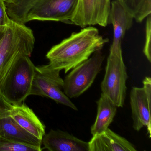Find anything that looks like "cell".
<instances>
[{"mask_svg": "<svg viewBox=\"0 0 151 151\" xmlns=\"http://www.w3.org/2000/svg\"><path fill=\"white\" fill-rule=\"evenodd\" d=\"M109 41L104 38L93 27H86L73 33L47 52L49 65L55 69L64 70L65 73L90 58L96 51L101 50Z\"/></svg>", "mask_w": 151, "mask_h": 151, "instance_id": "6da1fadb", "label": "cell"}, {"mask_svg": "<svg viewBox=\"0 0 151 151\" xmlns=\"http://www.w3.org/2000/svg\"><path fill=\"white\" fill-rule=\"evenodd\" d=\"M35 42L30 28L12 20L0 39V89L17 62L22 56H31Z\"/></svg>", "mask_w": 151, "mask_h": 151, "instance_id": "7a4b0ae2", "label": "cell"}, {"mask_svg": "<svg viewBox=\"0 0 151 151\" xmlns=\"http://www.w3.org/2000/svg\"><path fill=\"white\" fill-rule=\"evenodd\" d=\"M29 56L21 57L14 65L0 89V98L11 105H20L30 95L35 73Z\"/></svg>", "mask_w": 151, "mask_h": 151, "instance_id": "3957f363", "label": "cell"}, {"mask_svg": "<svg viewBox=\"0 0 151 151\" xmlns=\"http://www.w3.org/2000/svg\"><path fill=\"white\" fill-rule=\"evenodd\" d=\"M105 55L101 50L72 69L63 79V90L70 99L78 98L91 86L96 76L101 70Z\"/></svg>", "mask_w": 151, "mask_h": 151, "instance_id": "277c9868", "label": "cell"}, {"mask_svg": "<svg viewBox=\"0 0 151 151\" xmlns=\"http://www.w3.org/2000/svg\"><path fill=\"white\" fill-rule=\"evenodd\" d=\"M127 78L128 75L122 50H110L101 88V93L111 100L117 107H122L124 105Z\"/></svg>", "mask_w": 151, "mask_h": 151, "instance_id": "5b68a950", "label": "cell"}, {"mask_svg": "<svg viewBox=\"0 0 151 151\" xmlns=\"http://www.w3.org/2000/svg\"><path fill=\"white\" fill-rule=\"evenodd\" d=\"M60 72L49 64L35 67L30 95L47 97L57 103L77 110L75 104L62 91L63 79L60 76Z\"/></svg>", "mask_w": 151, "mask_h": 151, "instance_id": "8992f818", "label": "cell"}, {"mask_svg": "<svg viewBox=\"0 0 151 151\" xmlns=\"http://www.w3.org/2000/svg\"><path fill=\"white\" fill-rule=\"evenodd\" d=\"M79 0H38L30 9L26 23L34 20L55 21L69 23Z\"/></svg>", "mask_w": 151, "mask_h": 151, "instance_id": "52a82bcc", "label": "cell"}, {"mask_svg": "<svg viewBox=\"0 0 151 151\" xmlns=\"http://www.w3.org/2000/svg\"><path fill=\"white\" fill-rule=\"evenodd\" d=\"M143 87H133L130 94L133 129L137 131L146 127L149 138L151 136V78L146 77Z\"/></svg>", "mask_w": 151, "mask_h": 151, "instance_id": "ba28073f", "label": "cell"}, {"mask_svg": "<svg viewBox=\"0 0 151 151\" xmlns=\"http://www.w3.org/2000/svg\"><path fill=\"white\" fill-rule=\"evenodd\" d=\"M110 7L111 0H79L69 23L81 27L95 25L106 27Z\"/></svg>", "mask_w": 151, "mask_h": 151, "instance_id": "9c48e42d", "label": "cell"}, {"mask_svg": "<svg viewBox=\"0 0 151 151\" xmlns=\"http://www.w3.org/2000/svg\"><path fill=\"white\" fill-rule=\"evenodd\" d=\"M0 137L41 147L42 140L22 128L10 116L6 104L0 98Z\"/></svg>", "mask_w": 151, "mask_h": 151, "instance_id": "30bf717a", "label": "cell"}, {"mask_svg": "<svg viewBox=\"0 0 151 151\" xmlns=\"http://www.w3.org/2000/svg\"><path fill=\"white\" fill-rule=\"evenodd\" d=\"M44 148L50 151H89V142H85L60 130H51L42 139Z\"/></svg>", "mask_w": 151, "mask_h": 151, "instance_id": "8fae6325", "label": "cell"}, {"mask_svg": "<svg viewBox=\"0 0 151 151\" xmlns=\"http://www.w3.org/2000/svg\"><path fill=\"white\" fill-rule=\"evenodd\" d=\"M2 100L6 104L10 116L17 124L29 133L42 140L45 134V126L33 110L24 103L11 105Z\"/></svg>", "mask_w": 151, "mask_h": 151, "instance_id": "7c38bea8", "label": "cell"}, {"mask_svg": "<svg viewBox=\"0 0 151 151\" xmlns=\"http://www.w3.org/2000/svg\"><path fill=\"white\" fill-rule=\"evenodd\" d=\"M133 19L116 0L111 2L109 22L113 24L114 38L110 50H122V40L126 32L131 28Z\"/></svg>", "mask_w": 151, "mask_h": 151, "instance_id": "4fadbf2b", "label": "cell"}, {"mask_svg": "<svg viewBox=\"0 0 151 151\" xmlns=\"http://www.w3.org/2000/svg\"><path fill=\"white\" fill-rule=\"evenodd\" d=\"M89 151H136L134 145L108 128L93 136L89 142Z\"/></svg>", "mask_w": 151, "mask_h": 151, "instance_id": "5bb4252c", "label": "cell"}, {"mask_svg": "<svg viewBox=\"0 0 151 151\" xmlns=\"http://www.w3.org/2000/svg\"><path fill=\"white\" fill-rule=\"evenodd\" d=\"M97 116L91 129V133L93 136L101 134L109 128L117 111L116 105L102 93L100 98L97 101Z\"/></svg>", "mask_w": 151, "mask_h": 151, "instance_id": "9a60e30c", "label": "cell"}, {"mask_svg": "<svg viewBox=\"0 0 151 151\" xmlns=\"http://www.w3.org/2000/svg\"><path fill=\"white\" fill-rule=\"evenodd\" d=\"M135 19L141 23L151 13V0H116Z\"/></svg>", "mask_w": 151, "mask_h": 151, "instance_id": "2e32d148", "label": "cell"}, {"mask_svg": "<svg viewBox=\"0 0 151 151\" xmlns=\"http://www.w3.org/2000/svg\"><path fill=\"white\" fill-rule=\"evenodd\" d=\"M41 147L6 139L0 137V151H41Z\"/></svg>", "mask_w": 151, "mask_h": 151, "instance_id": "e0dca14e", "label": "cell"}, {"mask_svg": "<svg viewBox=\"0 0 151 151\" xmlns=\"http://www.w3.org/2000/svg\"><path fill=\"white\" fill-rule=\"evenodd\" d=\"M145 27V42L144 46L143 52L149 62H151V14L147 17Z\"/></svg>", "mask_w": 151, "mask_h": 151, "instance_id": "ac0fdd59", "label": "cell"}, {"mask_svg": "<svg viewBox=\"0 0 151 151\" xmlns=\"http://www.w3.org/2000/svg\"><path fill=\"white\" fill-rule=\"evenodd\" d=\"M12 20L7 13L6 6L4 0H0V27H7L11 24Z\"/></svg>", "mask_w": 151, "mask_h": 151, "instance_id": "d6986e66", "label": "cell"}, {"mask_svg": "<svg viewBox=\"0 0 151 151\" xmlns=\"http://www.w3.org/2000/svg\"><path fill=\"white\" fill-rule=\"evenodd\" d=\"M6 6L8 15L16 11L24 6L30 0H4Z\"/></svg>", "mask_w": 151, "mask_h": 151, "instance_id": "ffe728a7", "label": "cell"}, {"mask_svg": "<svg viewBox=\"0 0 151 151\" xmlns=\"http://www.w3.org/2000/svg\"><path fill=\"white\" fill-rule=\"evenodd\" d=\"M6 28L7 27H6V28H4V27H0V39H1V37L3 36V34H4Z\"/></svg>", "mask_w": 151, "mask_h": 151, "instance_id": "44dd1931", "label": "cell"}]
</instances>
